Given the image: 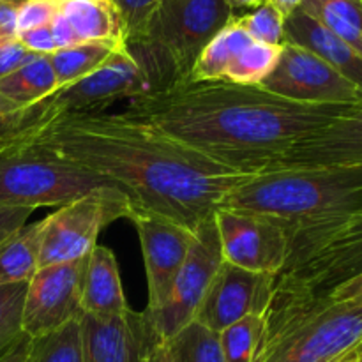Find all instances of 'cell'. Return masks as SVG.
Returning <instances> with one entry per match:
<instances>
[{"label": "cell", "instance_id": "cell-5", "mask_svg": "<svg viewBox=\"0 0 362 362\" xmlns=\"http://www.w3.org/2000/svg\"><path fill=\"white\" fill-rule=\"evenodd\" d=\"M173 83L172 71L154 53L126 46L113 53L112 59L94 74L37 103L39 131L64 115L103 112L112 103L122 99L133 101L165 90Z\"/></svg>", "mask_w": 362, "mask_h": 362}, {"label": "cell", "instance_id": "cell-26", "mask_svg": "<svg viewBox=\"0 0 362 362\" xmlns=\"http://www.w3.org/2000/svg\"><path fill=\"white\" fill-rule=\"evenodd\" d=\"M166 341L173 362H226L218 332L198 322H191Z\"/></svg>", "mask_w": 362, "mask_h": 362}, {"label": "cell", "instance_id": "cell-12", "mask_svg": "<svg viewBox=\"0 0 362 362\" xmlns=\"http://www.w3.org/2000/svg\"><path fill=\"white\" fill-rule=\"evenodd\" d=\"M129 219L136 228L144 251L148 286L145 311L156 315L166 306L172 296L173 283L194 239V230L147 211H133Z\"/></svg>", "mask_w": 362, "mask_h": 362}, {"label": "cell", "instance_id": "cell-1", "mask_svg": "<svg viewBox=\"0 0 362 362\" xmlns=\"http://www.w3.org/2000/svg\"><path fill=\"white\" fill-rule=\"evenodd\" d=\"M14 148L90 170L127 194L133 211L191 230L214 214L233 187L257 175L218 165L122 112L64 115Z\"/></svg>", "mask_w": 362, "mask_h": 362}, {"label": "cell", "instance_id": "cell-42", "mask_svg": "<svg viewBox=\"0 0 362 362\" xmlns=\"http://www.w3.org/2000/svg\"><path fill=\"white\" fill-rule=\"evenodd\" d=\"M267 2H271L272 6L278 11H281L285 16H290V14L296 13V11L299 9L303 0H267Z\"/></svg>", "mask_w": 362, "mask_h": 362}, {"label": "cell", "instance_id": "cell-23", "mask_svg": "<svg viewBox=\"0 0 362 362\" xmlns=\"http://www.w3.org/2000/svg\"><path fill=\"white\" fill-rule=\"evenodd\" d=\"M49 55H35L25 66L0 80V94L20 106H34L59 90Z\"/></svg>", "mask_w": 362, "mask_h": 362}, {"label": "cell", "instance_id": "cell-14", "mask_svg": "<svg viewBox=\"0 0 362 362\" xmlns=\"http://www.w3.org/2000/svg\"><path fill=\"white\" fill-rule=\"evenodd\" d=\"M223 260L244 271L278 276L288 258V235L274 223L244 212L214 214Z\"/></svg>", "mask_w": 362, "mask_h": 362}, {"label": "cell", "instance_id": "cell-41", "mask_svg": "<svg viewBox=\"0 0 362 362\" xmlns=\"http://www.w3.org/2000/svg\"><path fill=\"white\" fill-rule=\"evenodd\" d=\"M30 352H32V338L28 336H23V338L18 341V345L11 350L9 354L0 359V362H28L30 359Z\"/></svg>", "mask_w": 362, "mask_h": 362}, {"label": "cell", "instance_id": "cell-38", "mask_svg": "<svg viewBox=\"0 0 362 362\" xmlns=\"http://www.w3.org/2000/svg\"><path fill=\"white\" fill-rule=\"evenodd\" d=\"M49 27H52V34H53V39H55L57 49H64V48H71V46L81 45V42L78 41L74 30L71 28V25L67 23L66 18L59 13V9H57V14L52 20V23H49Z\"/></svg>", "mask_w": 362, "mask_h": 362}, {"label": "cell", "instance_id": "cell-20", "mask_svg": "<svg viewBox=\"0 0 362 362\" xmlns=\"http://www.w3.org/2000/svg\"><path fill=\"white\" fill-rule=\"evenodd\" d=\"M80 304L81 315L94 318L122 317L131 310L124 296L119 264L108 247L98 244L87 257Z\"/></svg>", "mask_w": 362, "mask_h": 362}, {"label": "cell", "instance_id": "cell-7", "mask_svg": "<svg viewBox=\"0 0 362 362\" xmlns=\"http://www.w3.org/2000/svg\"><path fill=\"white\" fill-rule=\"evenodd\" d=\"M99 187H115L108 179L81 166L48 158L30 148L0 154V204L27 207H64Z\"/></svg>", "mask_w": 362, "mask_h": 362}, {"label": "cell", "instance_id": "cell-8", "mask_svg": "<svg viewBox=\"0 0 362 362\" xmlns=\"http://www.w3.org/2000/svg\"><path fill=\"white\" fill-rule=\"evenodd\" d=\"M362 274V223L352 218L327 228L292 237L279 281L329 296L343 283Z\"/></svg>", "mask_w": 362, "mask_h": 362}, {"label": "cell", "instance_id": "cell-34", "mask_svg": "<svg viewBox=\"0 0 362 362\" xmlns=\"http://www.w3.org/2000/svg\"><path fill=\"white\" fill-rule=\"evenodd\" d=\"M35 53L25 48L20 39H0V80L32 60Z\"/></svg>", "mask_w": 362, "mask_h": 362}, {"label": "cell", "instance_id": "cell-9", "mask_svg": "<svg viewBox=\"0 0 362 362\" xmlns=\"http://www.w3.org/2000/svg\"><path fill=\"white\" fill-rule=\"evenodd\" d=\"M133 204L117 187H99L46 216L39 269L80 260L98 246V237L117 219H129Z\"/></svg>", "mask_w": 362, "mask_h": 362}, {"label": "cell", "instance_id": "cell-18", "mask_svg": "<svg viewBox=\"0 0 362 362\" xmlns=\"http://www.w3.org/2000/svg\"><path fill=\"white\" fill-rule=\"evenodd\" d=\"M83 362H141L152 332L147 311L129 310L122 317L94 318L81 315Z\"/></svg>", "mask_w": 362, "mask_h": 362}, {"label": "cell", "instance_id": "cell-32", "mask_svg": "<svg viewBox=\"0 0 362 362\" xmlns=\"http://www.w3.org/2000/svg\"><path fill=\"white\" fill-rule=\"evenodd\" d=\"M122 20L124 41L133 45L144 34L152 13L158 9L161 0H113Z\"/></svg>", "mask_w": 362, "mask_h": 362}, {"label": "cell", "instance_id": "cell-13", "mask_svg": "<svg viewBox=\"0 0 362 362\" xmlns=\"http://www.w3.org/2000/svg\"><path fill=\"white\" fill-rule=\"evenodd\" d=\"M87 257L37 269L27 285L23 332L42 338L81 317V279Z\"/></svg>", "mask_w": 362, "mask_h": 362}, {"label": "cell", "instance_id": "cell-36", "mask_svg": "<svg viewBox=\"0 0 362 362\" xmlns=\"http://www.w3.org/2000/svg\"><path fill=\"white\" fill-rule=\"evenodd\" d=\"M32 212L34 211L27 207L0 204V244L27 225V219L30 218Z\"/></svg>", "mask_w": 362, "mask_h": 362}, {"label": "cell", "instance_id": "cell-2", "mask_svg": "<svg viewBox=\"0 0 362 362\" xmlns=\"http://www.w3.org/2000/svg\"><path fill=\"white\" fill-rule=\"evenodd\" d=\"M350 105H300L260 85L184 80L129 101L124 115L144 120L221 166L244 173L274 170L303 138Z\"/></svg>", "mask_w": 362, "mask_h": 362}, {"label": "cell", "instance_id": "cell-44", "mask_svg": "<svg viewBox=\"0 0 362 362\" xmlns=\"http://www.w3.org/2000/svg\"><path fill=\"white\" fill-rule=\"evenodd\" d=\"M336 362H362V346L361 349L354 350V352L346 354L345 357H341V359L336 361Z\"/></svg>", "mask_w": 362, "mask_h": 362}, {"label": "cell", "instance_id": "cell-35", "mask_svg": "<svg viewBox=\"0 0 362 362\" xmlns=\"http://www.w3.org/2000/svg\"><path fill=\"white\" fill-rule=\"evenodd\" d=\"M18 39H20V42L25 48L30 49L35 55H52V53L57 52L55 39H53L52 27L49 25L20 32Z\"/></svg>", "mask_w": 362, "mask_h": 362}, {"label": "cell", "instance_id": "cell-29", "mask_svg": "<svg viewBox=\"0 0 362 362\" xmlns=\"http://www.w3.org/2000/svg\"><path fill=\"white\" fill-rule=\"evenodd\" d=\"M28 283L0 285V359L18 345L23 332V304Z\"/></svg>", "mask_w": 362, "mask_h": 362}, {"label": "cell", "instance_id": "cell-19", "mask_svg": "<svg viewBox=\"0 0 362 362\" xmlns=\"http://www.w3.org/2000/svg\"><path fill=\"white\" fill-rule=\"evenodd\" d=\"M285 39L317 55L362 92V55L334 32L297 9L286 16Z\"/></svg>", "mask_w": 362, "mask_h": 362}, {"label": "cell", "instance_id": "cell-31", "mask_svg": "<svg viewBox=\"0 0 362 362\" xmlns=\"http://www.w3.org/2000/svg\"><path fill=\"white\" fill-rule=\"evenodd\" d=\"M285 20V14L276 9L271 2L262 4L255 7L251 13L235 18L237 23L253 41L267 46H278V48H281L286 42Z\"/></svg>", "mask_w": 362, "mask_h": 362}, {"label": "cell", "instance_id": "cell-40", "mask_svg": "<svg viewBox=\"0 0 362 362\" xmlns=\"http://www.w3.org/2000/svg\"><path fill=\"white\" fill-rule=\"evenodd\" d=\"M329 297L336 300H356V303H362V274L339 285L338 288H334L329 293Z\"/></svg>", "mask_w": 362, "mask_h": 362}, {"label": "cell", "instance_id": "cell-15", "mask_svg": "<svg viewBox=\"0 0 362 362\" xmlns=\"http://www.w3.org/2000/svg\"><path fill=\"white\" fill-rule=\"evenodd\" d=\"M281 48L253 41L233 18L205 46L187 80L262 85L278 64Z\"/></svg>", "mask_w": 362, "mask_h": 362}, {"label": "cell", "instance_id": "cell-3", "mask_svg": "<svg viewBox=\"0 0 362 362\" xmlns=\"http://www.w3.org/2000/svg\"><path fill=\"white\" fill-rule=\"evenodd\" d=\"M219 209L258 216L292 237L327 228L362 209V168H276L233 187Z\"/></svg>", "mask_w": 362, "mask_h": 362}, {"label": "cell", "instance_id": "cell-21", "mask_svg": "<svg viewBox=\"0 0 362 362\" xmlns=\"http://www.w3.org/2000/svg\"><path fill=\"white\" fill-rule=\"evenodd\" d=\"M57 7L80 42L126 46L122 20L113 0H57Z\"/></svg>", "mask_w": 362, "mask_h": 362}, {"label": "cell", "instance_id": "cell-39", "mask_svg": "<svg viewBox=\"0 0 362 362\" xmlns=\"http://www.w3.org/2000/svg\"><path fill=\"white\" fill-rule=\"evenodd\" d=\"M141 362H173L172 352L166 339H163L158 332L152 327L151 338H148L147 345L144 350V359Z\"/></svg>", "mask_w": 362, "mask_h": 362}, {"label": "cell", "instance_id": "cell-33", "mask_svg": "<svg viewBox=\"0 0 362 362\" xmlns=\"http://www.w3.org/2000/svg\"><path fill=\"white\" fill-rule=\"evenodd\" d=\"M57 9V0H21L18 9V34L49 25Z\"/></svg>", "mask_w": 362, "mask_h": 362}, {"label": "cell", "instance_id": "cell-17", "mask_svg": "<svg viewBox=\"0 0 362 362\" xmlns=\"http://www.w3.org/2000/svg\"><path fill=\"white\" fill-rule=\"evenodd\" d=\"M276 168H362V99L297 141Z\"/></svg>", "mask_w": 362, "mask_h": 362}, {"label": "cell", "instance_id": "cell-16", "mask_svg": "<svg viewBox=\"0 0 362 362\" xmlns=\"http://www.w3.org/2000/svg\"><path fill=\"white\" fill-rule=\"evenodd\" d=\"M276 276L244 271L223 260L193 322L223 332L250 315H264Z\"/></svg>", "mask_w": 362, "mask_h": 362}, {"label": "cell", "instance_id": "cell-25", "mask_svg": "<svg viewBox=\"0 0 362 362\" xmlns=\"http://www.w3.org/2000/svg\"><path fill=\"white\" fill-rule=\"evenodd\" d=\"M119 49L122 48L103 45V42H81V45L71 46V48L57 49L55 53L49 55V60H52L59 87H69V85L78 83L83 78L94 74Z\"/></svg>", "mask_w": 362, "mask_h": 362}, {"label": "cell", "instance_id": "cell-24", "mask_svg": "<svg viewBox=\"0 0 362 362\" xmlns=\"http://www.w3.org/2000/svg\"><path fill=\"white\" fill-rule=\"evenodd\" d=\"M299 9L362 55V0H303Z\"/></svg>", "mask_w": 362, "mask_h": 362}, {"label": "cell", "instance_id": "cell-43", "mask_svg": "<svg viewBox=\"0 0 362 362\" xmlns=\"http://www.w3.org/2000/svg\"><path fill=\"white\" fill-rule=\"evenodd\" d=\"M226 2H228L233 9H235V7H251V9H255V7L262 6V4H265L267 0H226Z\"/></svg>", "mask_w": 362, "mask_h": 362}, {"label": "cell", "instance_id": "cell-30", "mask_svg": "<svg viewBox=\"0 0 362 362\" xmlns=\"http://www.w3.org/2000/svg\"><path fill=\"white\" fill-rule=\"evenodd\" d=\"M264 317L250 315L243 320L219 332L223 356L226 362H253L258 345H260Z\"/></svg>", "mask_w": 362, "mask_h": 362}, {"label": "cell", "instance_id": "cell-28", "mask_svg": "<svg viewBox=\"0 0 362 362\" xmlns=\"http://www.w3.org/2000/svg\"><path fill=\"white\" fill-rule=\"evenodd\" d=\"M37 131V105L20 106L0 94V154L27 141Z\"/></svg>", "mask_w": 362, "mask_h": 362}, {"label": "cell", "instance_id": "cell-11", "mask_svg": "<svg viewBox=\"0 0 362 362\" xmlns=\"http://www.w3.org/2000/svg\"><path fill=\"white\" fill-rule=\"evenodd\" d=\"M262 88L300 105H356L362 92L343 74L300 46L285 42Z\"/></svg>", "mask_w": 362, "mask_h": 362}, {"label": "cell", "instance_id": "cell-27", "mask_svg": "<svg viewBox=\"0 0 362 362\" xmlns=\"http://www.w3.org/2000/svg\"><path fill=\"white\" fill-rule=\"evenodd\" d=\"M80 318L71 320L69 324L42 338L32 339V352L28 362H83Z\"/></svg>", "mask_w": 362, "mask_h": 362}, {"label": "cell", "instance_id": "cell-37", "mask_svg": "<svg viewBox=\"0 0 362 362\" xmlns=\"http://www.w3.org/2000/svg\"><path fill=\"white\" fill-rule=\"evenodd\" d=\"M21 0H0V39L18 37V9Z\"/></svg>", "mask_w": 362, "mask_h": 362}, {"label": "cell", "instance_id": "cell-4", "mask_svg": "<svg viewBox=\"0 0 362 362\" xmlns=\"http://www.w3.org/2000/svg\"><path fill=\"white\" fill-rule=\"evenodd\" d=\"M253 362H336L362 346V303L274 278Z\"/></svg>", "mask_w": 362, "mask_h": 362}, {"label": "cell", "instance_id": "cell-10", "mask_svg": "<svg viewBox=\"0 0 362 362\" xmlns=\"http://www.w3.org/2000/svg\"><path fill=\"white\" fill-rule=\"evenodd\" d=\"M214 214L194 228L189 253L177 274L166 306L156 315L147 313L152 327L163 339H170L194 320L205 292L221 267L223 255Z\"/></svg>", "mask_w": 362, "mask_h": 362}, {"label": "cell", "instance_id": "cell-22", "mask_svg": "<svg viewBox=\"0 0 362 362\" xmlns=\"http://www.w3.org/2000/svg\"><path fill=\"white\" fill-rule=\"evenodd\" d=\"M45 221L25 225L0 244V285L28 283L39 269Z\"/></svg>", "mask_w": 362, "mask_h": 362}, {"label": "cell", "instance_id": "cell-6", "mask_svg": "<svg viewBox=\"0 0 362 362\" xmlns=\"http://www.w3.org/2000/svg\"><path fill=\"white\" fill-rule=\"evenodd\" d=\"M233 11L226 0H161L133 45L158 53L179 83L189 78L205 46L235 18Z\"/></svg>", "mask_w": 362, "mask_h": 362}]
</instances>
